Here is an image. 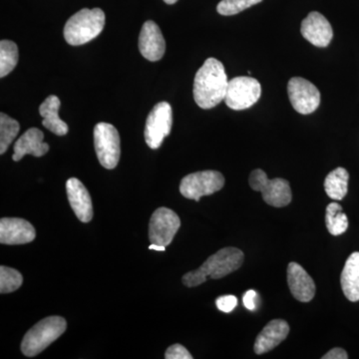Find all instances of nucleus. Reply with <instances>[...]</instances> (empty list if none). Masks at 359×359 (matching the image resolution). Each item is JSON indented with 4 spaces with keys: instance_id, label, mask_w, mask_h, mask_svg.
Masks as SVG:
<instances>
[{
    "instance_id": "obj_12",
    "label": "nucleus",
    "mask_w": 359,
    "mask_h": 359,
    "mask_svg": "<svg viewBox=\"0 0 359 359\" xmlns=\"http://www.w3.org/2000/svg\"><path fill=\"white\" fill-rule=\"evenodd\" d=\"M302 36L316 47H327L334 39V30L327 18L313 11L304 18L302 23Z\"/></svg>"
},
{
    "instance_id": "obj_17",
    "label": "nucleus",
    "mask_w": 359,
    "mask_h": 359,
    "mask_svg": "<svg viewBox=\"0 0 359 359\" xmlns=\"http://www.w3.org/2000/svg\"><path fill=\"white\" fill-rule=\"evenodd\" d=\"M289 334L290 325L287 321L283 320L269 321L257 335L254 346L255 353L261 355L273 351L287 339Z\"/></svg>"
},
{
    "instance_id": "obj_3",
    "label": "nucleus",
    "mask_w": 359,
    "mask_h": 359,
    "mask_svg": "<svg viewBox=\"0 0 359 359\" xmlns=\"http://www.w3.org/2000/svg\"><path fill=\"white\" fill-rule=\"evenodd\" d=\"M105 13L100 8H83L71 16L65 27V37L73 46L87 43L102 32Z\"/></svg>"
},
{
    "instance_id": "obj_18",
    "label": "nucleus",
    "mask_w": 359,
    "mask_h": 359,
    "mask_svg": "<svg viewBox=\"0 0 359 359\" xmlns=\"http://www.w3.org/2000/svg\"><path fill=\"white\" fill-rule=\"evenodd\" d=\"M44 134L41 130L30 128L14 144L13 161L18 162L25 155L42 157L49 151V145L43 142Z\"/></svg>"
},
{
    "instance_id": "obj_28",
    "label": "nucleus",
    "mask_w": 359,
    "mask_h": 359,
    "mask_svg": "<svg viewBox=\"0 0 359 359\" xmlns=\"http://www.w3.org/2000/svg\"><path fill=\"white\" fill-rule=\"evenodd\" d=\"M166 359H192L193 356L189 353L188 349L181 344H174L167 349L165 354Z\"/></svg>"
},
{
    "instance_id": "obj_13",
    "label": "nucleus",
    "mask_w": 359,
    "mask_h": 359,
    "mask_svg": "<svg viewBox=\"0 0 359 359\" xmlns=\"http://www.w3.org/2000/svg\"><path fill=\"white\" fill-rule=\"evenodd\" d=\"M36 237L34 226L26 219L4 218L0 221V243L2 245H25Z\"/></svg>"
},
{
    "instance_id": "obj_5",
    "label": "nucleus",
    "mask_w": 359,
    "mask_h": 359,
    "mask_svg": "<svg viewBox=\"0 0 359 359\" xmlns=\"http://www.w3.org/2000/svg\"><path fill=\"white\" fill-rule=\"evenodd\" d=\"M249 183L252 190L262 193L264 202L271 207H287L292 202V189L287 180L269 179L263 170L256 169L250 173Z\"/></svg>"
},
{
    "instance_id": "obj_20",
    "label": "nucleus",
    "mask_w": 359,
    "mask_h": 359,
    "mask_svg": "<svg viewBox=\"0 0 359 359\" xmlns=\"http://www.w3.org/2000/svg\"><path fill=\"white\" fill-rule=\"evenodd\" d=\"M61 102L57 96L47 97L46 100L40 105L39 114L43 118L42 125L57 136H65L68 133V125L59 118L58 112Z\"/></svg>"
},
{
    "instance_id": "obj_23",
    "label": "nucleus",
    "mask_w": 359,
    "mask_h": 359,
    "mask_svg": "<svg viewBox=\"0 0 359 359\" xmlns=\"http://www.w3.org/2000/svg\"><path fill=\"white\" fill-rule=\"evenodd\" d=\"M20 53L18 45L11 40L0 42V77H6L18 65Z\"/></svg>"
},
{
    "instance_id": "obj_30",
    "label": "nucleus",
    "mask_w": 359,
    "mask_h": 359,
    "mask_svg": "<svg viewBox=\"0 0 359 359\" xmlns=\"http://www.w3.org/2000/svg\"><path fill=\"white\" fill-rule=\"evenodd\" d=\"M323 359H347L348 358V354L344 349L340 348V347H335L332 351H328L325 355L321 358Z\"/></svg>"
},
{
    "instance_id": "obj_22",
    "label": "nucleus",
    "mask_w": 359,
    "mask_h": 359,
    "mask_svg": "<svg viewBox=\"0 0 359 359\" xmlns=\"http://www.w3.org/2000/svg\"><path fill=\"white\" fill-rule=\"evenodd\" d=\"M325 224L330 235L340 236L348 229V218L339 203H330L325 212Z\"/></svg>"
},
{
    "instance_id": "obj_15",
    "label": "nucleus",
    "mask_w": 359,
    "mask_h": 359,
    "mask_svg": "<svg viewBox=\"0 0 359 359\" xmlns=\"http://www.w3.org/2000/svg\"><path fill=\"white\" fill-rule=\"evenodd\" d=\"M66 192L73 212L82 223H89L93 218L91 197L83 184L76 178L66 182Z\"/></svg>"
},
{
    "instance_id": "obj_14",
    "label": "nucleus",
    "mask_w": 359,
    "mask_h": 359,
    "mask_svg": "<svg viewBox=\"0 0 359 359\" xmlns=\"http://www.w3.org/2000/svg\"><path fill=\"white\" fill-rule=\"evenodd\" d=\"M139 49L144 58L149 61H159L166 51V42L159 26L148 20L142 27L139 36Z\"/></svg>"
},
{
    "instance_id": "obj_31",
    "label": "nucleus",
    "mask_w": 359,
    "mask_h": 359,
    "mask_svg": "<svg viewBox=\"0 0 359 359\" xmlns=\"http://www.w3.org/2000/svg\"><path fill=\"white\" fill-rule=\"evenodd\" d=\"M149 250H158V252H165L166 247H164V245L152 244L149 247Z\"/></svg>"
},
{
    "instance_id": "obj_29",
    "label": "nucleus",
    "mask_w": 359,
    "mask_h": 359,
    "mask_svg": "<svg viewBox=\"0 0 359 359\" xmlns=\"http://www.w3.org/2000/svg\"><path fill=\"white\" fill-rule=\"evenodd\" d=\"M257 294L255 290H250L244 295V304L250 311H255L257 308Z\"/></svg>"
},
{
    "instance_id": "obj_11",
    "label": "nucleus",
    "mask_w": 359,
    "mask_h": 359,
    "mask_svg": "<svg viewBox=\"0 0 359 359\" xmlns=\"http://www.w3.org/2000/svg\"><path fill=\"white\" fill-rule=\"evenodd\" d=\"M287 94L292 107L299 114H311L320 106V91L311 82L304 78H292L287 84Z\"/></svg>"
},
{
    "instance_id": "obj_16",
    "label": "nucleus",
    "mask_w": 359,
    "mask_h": 359,
    "mask_svg": "<svg viewBox=\"0 0 359 359\" xmlns=\"http://www.w3.org/2000/svg\"><path fill=\"white\" fill-rule=\"evenodd\" d=\"M287 283L290 292L299 302H309L316 295V287L313 278L301 264L294 262L287 266Z\"/></svg>"
},
{
    "instance_id": "obj_32",
    "label": "nucleus",
    "mask_w": 359,
    "mask_h": 359,
    "mask_svg": "<svg viewBox=\"0 0 359 359\" xmlns=\"http://www.w3.org/2000/svg\"><path fill=\"white\" fill-rule=\"evenodd\" d=\"M178 0H164V2H166L167 4H175Z\"/></svg>"
},
{
    "instance_id": "obj_19",
    "label": "nucleus",
    "mask_w": 359,
    "mask_h": 359,
    "mask_svg": "<svg viewBox=\"0 0 359 359\" xmlns=\"http://www.w3.org/2000/svg\"><path fill=\"white\" fill-rule=\"evenodd\" d=\"M342 292L348 301H359V252H354L346 259L340 276Z\"/></svg>"
},
{
    "instance_id": "obj_8",
    "label": "nucleus",
    "mask_w": 359,
    "mask_h": 359,
    "mask_svg": "<svg viewBox=\"0 0 359 359\" xmlns=\"http://www.w3.org/2000/svg\"><path fill=\"white\" fill-rule=\"evenodd\" d=\"M261 95V83L256 78L236 77L229 81L224 102L233 110L249 109L259 100Z\"/></svg>"
},
{
    "instance_id": "obj_1",
    "label": "nucleus",
    "mask_w": 359,
    "mask_h": 359,
    "mask_svg": "<svg viewBox=\"0 0 359 359\" xmlns=\"http://www.w3.org/2000/svg\"><path fill=\"white\" fill-rule=\"evenodd\" d=\"M224 66L216 58H208L194 80V99L202 109H212L224 100L228 89Z\"/></svg>"
},
{
    "instance_id": "obj_4",
    "label": "nucleus",
    "mask_w": 359,
    "mask_h": 359,
    "mask_svg": "<svg viewBox=\"0 0 359 359\" xmlns=\"http://www.w3.org/2000/svg\"><path fill=\"white\" fill-rule=\"evenodd\" d=\"M67 323L61 316H49L30 328L21 344V351L28 358L39 355L66 330Z\"/></svg>"
},
{
    "instance_id": "obj_25",
    "label": "nucleus",
    "mask_w": 359,
    "mask_h": 359,
    "mask_svg": "<svg viewBox=\"0 0 359 359\" xmlns=\"http://www.w3.org/2000/svg\"><path fill=\"white\" fill-rule=\"evenodd\" d=\"M22 283L23 278L20 271L8 266H0V292L2 294L15 292Z\"/></svg>"
},
{
    "instance_id": "obj_7",
    "label": "nucleus",
    "mask_w": 359,
    "mask_h": 359,
    "mask_svg": "<svg viewBox=\"0 0 359 359\" xmlns=\"http://www.w3.org/2000/svg\"><path fill=\"white\" fill-rule=\"evenodd\" d=\"M224 178L218 171L196 172L184 177L180 184V193L187 199L199 202L204 196L212 195L223 189Z\"/></svg>"
},
{
    "instance_id": "obj_21",
    "label": "nucleus",
    "mask_w": 359,
    "mask_h": 359,
    "mask_svg": "<svg viewBox=\"0 0 359 359\" xmlns=\"http://www.w3.org/2000/svg\"><path fill=\"white\" fill-rule=\"evenodd\" d=\"M349 174L344 168H337L325 180V193L330 199L341 201L348 191Z\"/></svg>"
},
{
    "instance_id": "obj_10",
    "label": "nucleus",
    "mask_w": 359,
    "mask_h": 359,
    "mask_svg": "<svg viewBox=\"0 0 359 359\" xmlns=\"http://www.w3.org/2000/svg\"><path fill=\"white\" fill-rule=\"evenodd\" d=\"M181 226L178 215L168 208H159L153 212L149 224V238L152 244L167 247L173 242Z\"/></svg>"
},
{
    "instance_id": "obj_27",
    "label": "nucleus",
    "mask_w": 359,
    "mask_h": 359,
    "mask_svg": "<svg viewBox=\"0 0 359 359\" xmlns=\"http://www.w3.org/2000/svg\"><path fill=\"white\" fill-rule=\"evenodd\" d=\"M216 304L219 311L229 313L238 306V299L235 295H223L217 299Z\"/></svg>"
},
{
    "instance_id": "obj_2",
    "label": "nucleus",
    "mask_w": 359,
    "mask_h": 359,
    "mask_svg": "<svg viewBox=\"0 0 359 359\" xmlns=\"http://www.w3.org/2000/svg\"><path fill=\"white\" fill-rule=\"evenodd\" d=\"M245 255L237 248H224L210 257L199 269L189 271L182 278L188 287H198L208 278L219 280L238 271L244 263Z\"/></svg>"
},
{
    "instance_id": "obj_26",
    "label": "nucleus",
    "mask_w": 359,
    "mask_h": 359,
    "mask_svg": "<svg viewBox=\"0 0 359 359\" xmlns=\"http://www.w3.org/2000/svg\"><path fill=\"white\" fill-rule=\"evenodd\" d=\"M262 1L263 0H222L217 6V11L221 15H235Z\"/></svg>"
},
{
    "instance_id": "obj_6",
    "label": "nucleus",
    "mask_w": 359,
    "mask_h": 359,
    "mask_svg": "<svg viewBox=\"0 0 359 359\" xmlns=\"http://www.w3.org/2000/svg\"><path fill=\"white\" fill-rule=\"evenodd\" d=\"M94 146L97 158L104 168L114 169L121 155L120 136L117 129L109 123H98L94 128Z\"/></svg>"
},
{
    "instance_id": "obj_9",
    "label": "nucleus",
    "mask_w": 359,
    "mask_h": 359,
    "mask_svg": "<svg viewBox=\"0 0 359 359\" xmlns=\"http://www.w3.org/2000/svg\"><path fill=\"white\" fill-rule=\"evenodd\" d=\"M173 126V111L168 102L156 104L146 121L145 141L151 149H158Z\"/></svg>"
},
{
    "instance_id": "obj_24",
    "label": "nucleus",
    "mask_w": 359,
    "mask_h": 359,
    "mask_svg": "<svg viewBox=\"0 0 359 359\" xmlns=\"http://www.w3.org/2000/svg\"><path fill=\"white\" fill-rule=\"evenodd\" d=\"M20 131V123L4 113L0 115V154L4 155Z\"/></svg>"
}]
</instances>
